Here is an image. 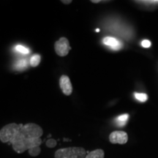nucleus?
Segmentation results:
<instances>
[{
    "label": "nucleus",
    "mask_w": 158,
    "mask_h": 158,
    "mask_svg": "<svg viewBox=\"0 0 158 158\" xmlns=\"http://www.w3.org/2000/svg\"><path fill=\"white\" fill-rule=\"evenodd\" d=\"M134 95H135V98L137 99L138 100H139V101H141V102L147 101V98H148V96L147 94L137 93V92H135V93L134 94Z\"/></svg>",
    "instance_id": "ddd939ff"
},
{
    "label": "nucleus",
    "mask_w": 158,
    "mask_h": 158,
    "mask_svg": "<svg viewBox=\"0 0 158 158\" xmlns=\"http://www.w3.org/2000/svg\"><path fill=\"white\" fill-rule=\"evenodd\" d=\"M15 49H16L17 51H19V52L21 53V54H27L29 53V51L28 48H27L26 47L23 46V45H18L16 47H15Z\"/></svg>",
    "instance_id": "4468645a"
},
{
    "label": "nucleus",
    "mask_w": 158,
    "mask_h": 158,
    "mask_svg": "<svg viewBox=\"0 0 158 158\" xmlns=\"http://www.w3.org/2000/svg\"><path fill=\"white\" fill-rule=\"evenodd\" d=\"M10 144H12L13 149L15 152L21 154L33 147H40L42 144V140L40 138H27L19 131Z\"/></svg>",
    "instance_id": "f257e3e1"
},
{
    "label": "nucleus",
    "mask_w": 158,
    "mask_h": 158,
    "mask_svg": "<svg viewBox=\"0 0 158 158\" xmlns=\"http://www.w3.org/2000/svg\"><path fill=\"white\" fill-rule=\"evenodd\" d=\"M100 31V29H96V31Z\"/></svg>",
    "instance_id": "aec40b11"
},
{
    "label": "nucleus",
    "mask_w": 158,
    "mask_h": 158,
    "mask_svg": "<svg viewBox=\"0 0 158 158\" xmlns=\"http://www.w3.org/2000/svg\"><path fill=\"white\" fill-rule=\"evenodd\" d=\"M59 86L65 95L70 96L73 92V86L70 79L66 75H62L59 79Z\"/></svg>",
    "instance_id": "0eeeda50"
},
{
    "label": "nucleus",
    "mask_w": 158,
    "mask_h": 158,
    "mask_svg": "<svg viewBox=\"0 0 158 158\" xmlns=\"http://www.w3.org/2000/svg\"><path fill=\"white\" fill-rule=\"evenodd\" d=\"M87 152L82 147H68L56 150L55 158H85Z\"/></svg>",
    "instance_id": "f03ea898"
},
{
    "label": "nucleus",
    "mask_w": 158,
    "mask_h": 158,
    "mask_svg": "<svg viewBox=\"0 0 158 158\" xmlns=\"http://www.w3.org/2000/svg\"><path fill=\"white\" fill-rule=\"evenodd\" d=\"M28 152L29 155L32 156V157H37V156H38L40 154L41 149L40 147H35L31 148L30 149H29Z\"/></svg>",
    "instance_id": "f8f14e48"
},
{
    "label": "nucleus",
    "mask_w": 158,
    "mask_h": 158,
    "mask_svg": "<svg viewBox=\"0 0 158 158\" xmlns=\"http://www.w3.org/2000/svg\"><path fill=\"white\" fill-rule=\"evenodd\" d=\"M141 45L143 48H149L151 46V42L148 40H144L141 42Z\"/></svg>",
    "instance_id": "a211bd4d"
},
{
    "label": "nucleus",
    "mask_w": 158,
    "mask_h": 158,
    "mask_svg": "<svg viewBox=\"0 0 158 158\" xmlns=\"http://www.w3.org/2000/svg\"><path fill=\"white\" fill-rule=\"evenodd\" d=\"M28 66V64L27 63V61L26 60H20L19 62L17 63L15 67H16L17 69H19V70H21V69L26 68Z\"/></svg>",
    "instance_id": "dca6fc26"
},
{
    "label": "nucleus",
    "mask_w": 158,
    "mask_h": 158,
    "mask_svg": "<svg viewBox=\"0 0 158 158\" xmlns=\"http://www.w3.org/2000/svg\"><path fill=\"white\" fill-rule=\"evenodd\" d=\"M45 144H46L47 147L54 148L56 146L57 142L55 139H53V138H49V139L47 140V141L45 142Z\"/></svg>",
    "instance_id": "2eb2a0df"
},
{
    "label": "nucleus",
    "mask_w": 158,
    "mask_h": 158,
    "mask_svg": "<svg viewBox=\"0 0 158 158\" xmlns=\"http://www.w3.org/2000/svg\"><path fill=\"white\" fill-rule=\"evenodd\" d=\"M40 63V56L39 54H34L30 59V65L33 68H36Z\"/></svg>",
    "instance_id": "9b49d317"
},
{
    "label": "nucleus",
    "mask_w": 158,
    "mask_h": 158,
    "mask_svg": "<svg viewBox=\"0 0 158 158\" xmlns=\"http://www.w3.org/2000/svg\"><path fill=\"white\" fill-rule=\"evenodd\" d=\"M128 118H129V115L127 114H122V115L118 116L117 118H116V122L118 124V127H123L127 123Z\"/></svg>",
    "instance_id": "9d476101"
},
{
    "label": "nucleus",
    "mask_w": 158,
    "mask_h": 158,
    "mask_svg": "<svg viewBox=\"0 0 158 158\" xmlns=\"http://www.w3.org/2000/svg\"><path fill=\"white\" fill-rule=\"evenodd\" d=\"M102 42H103L105 45L109 46L110 48H112L114 51L119 50V49H121L123 47L122 43L118 40L112 37H105Z\"/></svg>",
    "instance_id": "6e6552de"
},
{
    "label": "nucleus",
    "mask_w": 158,
    "mask_h": 158,
    "mask_svg": "<svg viewBox=\"0 0 158 158\" xmlns=\"http://www.w3.org/2000/svg\"><path fill=\"white\" fill-rule=\"evenodd\" d=\"M109 141L114 144H125L128 141V135L124 131H114L110 134Z\"/></svg>",
    "instance_id": "423d86ee"
},
{
    "label": "nucleus",
    "mask_w": 158,
    "mask_h": 158,
    "mask_svg": "<svg viewBox=\"0 0 158 158\" xmlns=\"http://www.w3.org/2000/svg\"><path fill=\"white\" fill-rule=\"evenodd\" d=\"M104 151L101 149H98L90 152L86 155L85 158H104Z\"/></svg>",
    "instance_id": "1a4fd4ad"
},
{
    "label": "nucleus",
    "mask_w": 158,
    "mask_h": 158,
    "mask_svg": "<svg viewBox=\"0 0 158 158\" xmlns=\"http://www.w3.org/2000/svg\"><path fill=\"white\" fill-rule=\"evenodd\" d=\"M136 2L145 4V5H157L158 0H152V1H136Z\"/></svg>",
    "instance_id": "f3484780"
},
{
    "label": "nucleus",
    "mask_w": 158,
    "mask_h": 158,
    "mask_svg": "<svg viewBox=\"0 0 158 158\" xmlns=\"http://www.w3.org/2000/svg\"><path fill=\"white\" fill-rule=\"evenodd\" d=\"M22 126L23 124H18L16 123L6 124L0 130V141L2 143H8L10 144L12 140L20 131Z\"/></svg>",
    "instance_id": "7ed1b4c3"
},
{
    "label": "nucleus",
    "mask_w": 158,
    "mask_h": 158,
    "mask_svg": "<svg viewBox=\"0 0 158 158\" xmlns=\"http://www.w3.org/2000/svg\"><path fill=\"white\" fill-rule=\"evenodd\" d=\"M61 2H62V3L65 4V5H69V4H70V3L73 2L72 0H69V1H65V0H62V1H61Z\"/></svg>",
    "instance_id": "6ab92c4d"
},
{
    "label": "nucleus",
    "mask_w": 158,
    "mask_h": 158,
    "mask_svg": "<svg viewBox=\"0 0 158 158\" xmlns=\"http://www.w3.org/2000/svg\"><path fill=\"white\" fill-rule=\"evenodd\" d=\"M21 134L27 138H40L43 134V130L40 126L35 123H28L23 125L20 130Z\"/></svg>",
    "instance_id": "20e7f679"
},
{
    "label": "nucleus",
    "mask_w": 158,
    "mask_h": 158,
    "mask_svg": "<svg viewBox=\"0 0 158 158\" xmlns=\"http://www.w3.org/2000/svg\"><path fill=\"white\" fill-rule=\"evenodd\" d=\"M55 52L59 56H67L71 50V47L70 46V43L68 38L66 37H61L58 41H56L54 44Z\"/></svg>",
    "instance_id": "39448f33"
}]
</instances>
